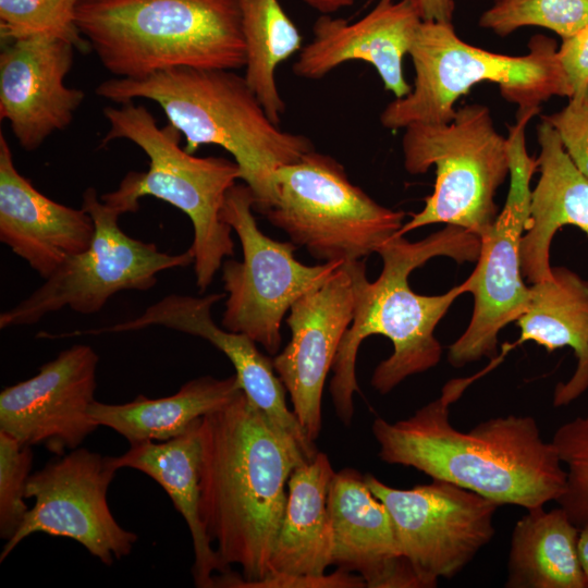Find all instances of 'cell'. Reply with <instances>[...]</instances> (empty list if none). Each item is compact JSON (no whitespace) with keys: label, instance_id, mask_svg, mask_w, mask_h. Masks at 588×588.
<instances>
[{"label":"cell","instance_id":"cell-22","mask_svg":"<svg viewBox=\"0 0 588 588\" xmlns=\"http://www.w3.org/2000/svg\"><path fill=\"white\" fill-rule=\"evenodd\" d=\"M536 131L540 176L531 189L519 250L523 277L531 284L552 278L550 247L561 228L577 226L588 236V176L568 156L552 125L541 119Z\"/></svg>","mask_w":588,"mask_h":588},{"label":"cell","instance_id":"cell-2","mask_svg":"<svg viewBox=\"0 0 588 588\" xmlns=\"http://www.w3.org/2000/svg\"><path fill=\"white\" fill-rule=\"evenodd\" d=\"M473 379L448 382L438 399L405 419L376 418L371 431L380 460L414 467L499 506L528 511L558 501L565 489L566 470L534 417H493L467 432L450 422V405Z\"/></svg>","mask_w":588,"mask_h":588},{"label":"cell","instance_id":"cell-33","mask_svg":"<svg viewBox=\"0 0 588 588\" xmlns=\"http://www.w3.org/2000/svg\"><path fill=\"white\" fill-rule=\"evenodd\" d=\"M541 119L552 125L568 156L588 176V93L568 98L563 109Z\"/></svg>","mask_w":588,"mask_h":588},{"label":"cell","instance_id":"cell-29","mask_svg":"<svg viewBox=\"0 0 588 588\" xmlns=\"http://www.w3.org/2000/svg\"><path fill=\"white\" fill-rule=\"evenodd\" d=\"M478 24L501 37L539 26L564 39L588 26V0H498L482 12Z\"/></svg>","mask_w":588,"mask_h":588},{"label":"cell","instance_id":"cell-14","mask_svg":"<svg viewBox=\"0 0 588 588\" xmlns=\"http://www.w3.org/2000/svg\"><path fill=\"white\" fill-rule=\"evenodd\" d=\"M118 470L112 456L77 448L32 474L25 498L34 506L3 546L0 562L36 532L72 539L107 566L127 556L138 537L120 526L107 501Z\"/></svg>","mask_w":588,"mask_h":588},{"label":"cell","instance_id":"cell-11","mask_svg":"<svg viewBox=\"0 0 588 588\" xmlns=\"http://www.w3.org/2000/svg\"><path fill=\"white\" fill-rule=\"evenodd\" d=\"M255 196L245 184L226 193L222 220L240 238L243 260H224L222 281L228 299L222 327L244 333L275 355L281 346V323L286 311L306 293L320 287L344 261L316 266L299 262L293 242L265 235L253 215Z\"/></svg>","mask_w":588,"mask_h":588},{"label":"cell","instance_id":"cell-21","mask_svg":"<svg viewBox=\"0 0 588 588\" xmlns=\"http://www.w3.org/2000/svg\"><path fill=\"white\" fill-rule=\"evenodd\" d=\"M94 233L87 211L50 199L17 171L0 133L1 243L47 279L68 258L86 250Z\"/></svg>","mask_w":588,"mask_h":588},{"label":"cell","instance_id":"cell-31","mask_svg":"<svg viewBox=\"0 0 588 588\" xmlns=\"http://www.w3.org/2000/svg\"><path fill=\"white\" fill-rule=\"evenodd\" d=\"M551 442L566 470L565 489L556 502L581 528L588 525V413L561 425Z\"/></svg>","mask_w":588,"mask_h":588},{"label":"cell","instance_id":"cell-12","mask_svg":"<svg viewBox=\"0 0 588 588\" xmlns=\"http://www.w3.org/2000/svg\"><path fill=\"white\" fill-rule=\"evenodd\" d=\"M540 109L517 113L509 125L510 186L505 204L492 225L479 237L476 269L467 278L474 296L471 319L464 333L449 346L448 360L456 368L492 358L500 331L527 310L530 286L524 282L520 242L529 220L530 181L538 169L528 155L525 130Z\"/></svg>","mask_w":588,"mask_h":588},{"label":"cell","instance_id":"cell-32","mask_svg":"<svg viewBox=\"0 0 588 588\" xmlns=\"http://www.w3.org/2000/svg\"><path fill=\"white\" fill-rule=\"evenodd\" d=\"M30 448L0 431V537L5 542L15 535L29 511L24 499L33 465Z\"/></svg>","mask_w":588,"mask_h":588},{"label":"cell","instance_id":"cell-3","mask_svg":"<svg viewBox=\"0 0 588 588\" xmlns=\"http://www.w3.org/2000/svg\"><path fill=\"white\" fill-rule=\"evenodd\" d=\"M479 252L476 234L446 224L418 242L399 234L389 240L378 250L383 266L373 282L367 279L364 261L345 262L353 283L354 316L334 357L329 385L335 413L345 426L354 415L356 357L366 338L380 334L393 344L392 355L376 367L371 377V385L381 394L440 362L442 347L434 329L455 299L468 292V281L440 295H421L409 286L411 272L438 256L457 262L477 261Z\"/></svg>","mask_w":588,"mask_h":588},{"label":"cell","instance_id":"cell-9","mask_svg":"<svg viewBox=\"0 0 588 588\" xmlns=\"http://www.w3.org/2000/svg\"><path fill=\"white\" fill-rule=\"evenodd\" d=\"M274 189L275 201L262 215L320 260H360L404 224V211L378 204L338 160L316 149L279 168Z\"/></svg>","mask_w":588,"mask_h":588},{"label":"cell","instance_id":"cell-17","mask_svg":"<svg viewBox=\"0 0 588 588\" xmlns=\"http://www.w3.org/2000/svg\"><path fill=\"white\" fill-rule=\"evenodd\" d=\"M224 296L221 293L203 297L169 294L134 319L102 328L78 329L66 335L120 333L161 326L207 340L230 359L247 397L296 441L307 460H311L318 451L287 407L286 390L274 371L272 359L260 353L248 335L220 328L212 320L211 307Z\"/></svg>","mask_w":588,"mask_h":588},{"label":"cell","instance_id":"cell-18","mask_svg":"<svg viewBox=\"0 0 588 588\" xmlns=\"http://www.w3.org/2000/svg\"><path fill=\"white\" fill-rule=\"evenodd\" d=\"M75 50L68 41L42 36L2 44L0 117L27 151L66 128L85 99L82 89L64 83Z\"/></svg>","mask_w":588,"mask_h":588},{"label":"cell","instance_id":"cell-25","mask_svg":"<svg viewBox=\"0 0 588 588\" xmlns=\"http://www.w3.org/2000/svg\"><path fill=\"white\" fill-rule=\"evenodd\" d=\"M334 473L328 455L318 451L291 474L270 573L319 576L332 565L328 492Z\"/></svg>","mask_w":588,"mask_h":588},{"label":"cell","instance_id":"cell-20","mask_svg":"<svg viewBox=\"0 0 588 588\" xmlns=\"http://www.w3.org/2000/svg\"><path fill=\"white\" fill-rule=\"evenodd\" d=\"M332 565L359 575L368 588H422L401 552L391 515L356 469L335 471L328 492Z\"/></svg>","mask_w":588,"mask_h":588},{"label":"cell","instance_id":"cell-26","mask_svg":"<svg viewBox=\"0 0 588 588\" xmlns=\"http://www.w3.org/2000/svg\"><path fill=\"white\" fill-rule=\"evenodd\" d=\"M242 390L236 375L224 379L204 376L185 382L176 393L148 399L139 395L124 404L95 401L91 420L124 437L130 445L167 441L184 433L196 420L215 412Z\"/></svg>","mask_w":588,"mask_h":588},{"label":"cell","instance_id":"cell-1","mask_svg":"<svg viewBox=\"0 0 588 588\" xmlns=\"http://www.w3.org/2000/svg\"><path fill=\"white\" fill-rule=\"evenodd\" d=\"M199 514L228 568L215 587L238 588L267 576L285 511L286 483L307 461L296 441L241 390L200 420Z\"/></svg>","mask_w":588,"mask_h":588},{"label":"cell","instance_id":"cell-15","mask_svg":"<svg viewBox=\"0 0 588 588\" xmlns=\"http://www.w3.org/2000/svg\"><path fill=\"white\" fill-rule=\"evenodd\" d=\"M98 362L91 346L75 344L34 377L5 387L0 393V431L57 455L77 449L98 428L88 414L96 401Z\"/></svg>","mask_w":588,"mask_h":588},{"label":"cell","instance_id":"cell-37","mask_svg":"<svg viewBox=\"0 0 588 588\" xmlns=\"http://www.w3.org/2000/svg\"><path fill=\"white\" fill-rule=\"evenodd\" d=\"M306 5L321 14H332L351 7L355 0H302Z\"/></svg>","mask_w":588,"mask_h":588},{"label":"cell","instance_id":"cell-4","mask_svg":"<svg viewBox=\"0 0 588 588\" xmlns=\"http://www.w3.org/2000/svg\"><path fill=\"white\" fill-rule=\"evenodd\" d=\"M96 94L117 103H158L191 154L203 145L226 150L255 196L254 211L261 215L275 201V171L315 149L305 135L274 123L245 77L233 70L175 68L143 78L112 77Z\"/></svg>","mask_w":588,"mask_h":588},{"label":"cell","instance_id":"cell-16","mask_svg":"<svg viewBox=\"0 0 588 588\" xmlns=\"http://www.w3.org/2000/svg\"><path fill=\"white\" fill-rule=\"evenodd\" d=\"M353 316V283L344 262L320 287L292 305L286 319L291 340L272 359L274 371L290 394L293 413L311 441L321 431L326 378Z\"/></svg>","mask_w":588,"mask_h":588},{"label":"cell","instance_id":"cell-19","mask_svg":"<svg viewBox=\"0 0 588 588\" xmlns=\"http://www.w3.org/2000/svg\"><path fill=\"white\" fill-rule=\"evenodd\" d=\"M421 22L407 0H378L354 22L321 14L292 71L302 78L320 79L345 62L364 61L375 68L387 90L402 98L412 90L404 77L403 59Z\"/></svg>","mask_w":588,"mask_h":588},{"label":"cell","instance_id":"cell-13","mask_svg":"<svg viewBox=\"0 0 588 588\" xmlns=\"http://www.w3.org/2000/svg\"><path fill=\"white\" fill-rule=\"evenodd\" d=\"M365 481L388 509L401 552L422 588L457 575L495 534L499 505L457 485L433 479L396 489L372 475Z\"/></svg>","mask_w":588,"mask_h":588},{"label":"cell","instance_id":"cell-6","mask_svg":"<svg viewBox=\"0 0 588 588\" xmlns=\"http://www.w3.org/2000/svg\"><path fill=\"white\" fill-rule=\"evenodd\" d=\"M102 112L109 130L101 146L127 139L147 155L149 167L145 172H128L114 191L100 198L122 215L136 212L139 199L146 196L184 212L194 229L189 248L196 285L205 292L223 259L234 254L232 229L221 211L226 193L241 179L238 166L224 157H196L181 148L179 130L170 123L160 127L143 105L128 101L105 107Z\"/></svg>","mask_w":588,"mask_h":588},{"label":"cell","instance_id":"cell-30","mask_svg":"<svg viewBox=\"0 0 588 588\" xmlns=\"http://www.w3.org/2000/svg\"><path fill=\"white\" fill-rule=\"evenodd\" d=\"M81 0H0V37L9 42L29 37H51L90 50L76 23Z\"/></svg>","mask_w":588,"mask_h":588},{"label":"cell","instance_id":"cell-24","mask_svg":"<svg viewBox=\"0 0 588 588\" xmlns=\"http://www.w3.org/2000/svg\"><path fill=\"white\" fill-rule=\"evenodd\" d=\"M518 343L532 341L548 352L568 346L576 368L556 384L555 407L568 405L588 390V280L566 267H552V278L530 285L527 310L517 319Z\"/></svg>","mask_w":588,"mask_h":588},{"label":"cell","instance_id":"cell-8","mask_svg":"<svg viewBox=\"0 0 588 588\" xmlns=\"http://www.w3.org/2000/svg\"><path fill=\"white\" fill-rule=\"evenodd\" d=\"M402 151L409 174L434 167L436 182L424 208L403 224L399 235L444 223L480 237L492 225L499 213L497 191L510 176V151L507 137L494 127L487 106L465 105L449 123L408 125Z\"/></svg>","mask_w":588,"mask_h":588},{"label":"cell","instance_id":"cell-35","mask_svg":"<svg viewBox=\"0 0 588 588\" xmlns=\"http://www.w3.org/2000/svg\"><path fill=\"white\" fill-rule=\"evenodd\" d=\"M558 56L572 89L569 98L588 93V26L562 39Z\"/></svg>","mask_w":588,"mask_h":588},{"label":"cell","instance_id":"cell-28","mask_svg":"<svg viewBox=\"0 0 588 588\" xmlns=\"http://www.w3.org/2000/svg\"><path fill=\"white\" fill-rule=\"evenodd\" d=\"M246 48L245 79L269 118L280 123L286 105L277 85L278 66L299 52L303 36L279 0H238Z\"/></svg>","mask_w":588,"mask_h":588},{"label":"cell","instance_id":"cell-10","mask_svg":"<svg viewBox=\"0 0 588 588\" xmlns=\"http://www.w3.org/2000/svg\"><path fill=\"white\" fill-rule=\"evenodd\" d=\"M82 208L95 225L89 247L68 258L25 299L2 311L0 329L37 323L64 307L84 315L98 313L118 292L149 290L158 273L194 262L191 248L172 255L127 235L119 225L121 211L99 198L94 187L84 191Z\"/></svg>","mask_w":588,"mask_h":588},{"label":"cell","instance_id":"cell-34","mask_svg":"<svg viewBox=\"0 0 588 588\" xmlns=\"http://www.w3.org/2000/svg\"><path fill=\"white\" fill-rule=\"evenodd\" d=\"M364 579L338 568L332 574L319 576L269 573L264 578L242 584L238 588H363Z\"/></svg>","mask_w":588,"mask_h":588},{"label":"cell","instance_id":"cell-39","mask_svg":"<svg viewBox=\"0 0 588 588\" xmlns=\"http://www.w3.org/2000/svg\"><path fill=\"white\" fill-rule=\"evenodd\" d=\"M494 1H498V0H494Z\"/></svg>","mask_w":588,"mask_h":588},{"label":"cell","instance_id":"cell-38","mask_svg":"<svg viewBox=\"0 0 588 588\" xmlns=\"http://www.w3.org/2000/svg\"><path fill=\"white\" fill-rule=\"evenodd\" d=\"M578 553L588 588V525L580 528L578 538Z\"/></svg>","mask_w":588,"mask_h":588},{"label":"cell","instance_id":"cell-23","mask_svg":"<svg viewBox=\"0 0 588 588\" xmlns=\"http://www.w3.org/2000/svg\"><path fill=\"white\" fill-rule=\"evenodd\" d=\"M201 418L173 439L131 445L125 453L113 457V463L118 469L134 468L148 475L166 490L192 535L194 583L200 588H213L215 573L222 575L231 569L212 549L199 514Z\"/></svg>","mask_w":588,"mask_h":588},{"label":"cell","instance_id":"cell-27","mask_svg":"<svg viewBox=\"0 0 588 588\" xmlns=\"http://www.w3.org/2000/svg\"><path fill=\"white\" fill-rule=\"evenodd\" d=\"M578 528L562 507L528 510L512 530L506 588H587Z\"/></svg>","mask_w":588,"mask_h":588},{"label":"cell","instance_id":"cell-5","mask_svg":"<svg viewBox=\"0 0 588 588\" xmlns=\"http://www.w3.org/2000/svg\"><path fill=\"white\" fill-rule=\"evenodd\" d=\"M76 23L115 77L246 64L238 0H81Z\"/></svg>","mask_w":588,"mask_h":588},{"label":"cell","instance_id":"cell-7","mask_svg":"<svg viewBox=\"0 0 588 588\" xmlns=\"http://www.w3.org/2000/svg\"><path fill=\"white\" fill-rule=\"evenodd\" d=\"M528 48L523 56L491 52L461 39L453 23L422 21L408 52L415 71L412 90L383 108L381 125L394 131L416 123H449L457 99L485 82L498 84L517 113L541 109L554 96L569 98L556 41L536 34Z\"/></svg>","mask_w":588,"mask_h":588},{"label":"cell","instance_id":"cell-36","mask_svg":"<svg viewBox=\"0 0 588 588\" xmlns=\"http://www.w3.org/2000/svg\"><path fill=\"white\" fill-rule=\"evenodd\" d=\"M422 21L453 23L454 0H407Z\"/></svg>","mask_w":588,"mask_h":588}]
</instances>
